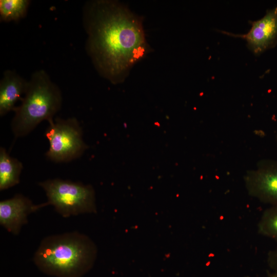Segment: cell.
Masks as SVG:
<instances>
[{"instance_id":"obj_1","label":"cell","mask_w":277,"mask_h":277,"mask_svg":"<svg viewBox=\"0 0 277 277\" xmlns=\"http://www.w3.org/2000/svg\"><path fill=\"white\" fill-rule=\"evenodd\" d=\"M83 23L95 68L112 84L122 83L148 51L141 19L117 1L95 0L84 5Z\"/></svg>"},{"instance_id":"obj_2","label":"cell","mask_w":277,"mask_h":277,"mask_svg":"<svg viewBox=\"0 0 277 277\" xmlns=\"http://www.w3.org/2000/svg\"><path fill=\"white\" fill-rule=\"evenodd\" d=\"M97 248L87 235L73 231L44 238L33 262L43 273L55 277H82L92 267Z\"/></svg>"},{"instance_id":"obj_3","label":"cell","mask_w":277,"mask_h":277,"mask_svg":"<svg viewBox=\"0 0 277 277\" xmlns=\"http://www.w3.org/2000/svg\"><path fill=\"white\" fill-rule=\"evenodd\" d=\"M61 89L44 70L34 72L19 106L14 110L11 128L15 138L26 136L42 121L53 120L62 105Z\"/></svg>"},{"instance_id":"obj_4","label":"cell","mask_w":277,"mask_h":277,"mask_svg":"<svg viewBox=\"0 0 277 277\" xmlns=\"http://www.w3.org/2000/svg\"><path fill=\"white\" fill-rule=\"evenodd\" d=\"M38 185L47 198L46 202L38 204L39 209L52 205L64 217L96 212L95 191L89 184L53 179L39 182Z\"/></svg>"},{"instance_id":"obj_5","label":"cell","mask_w":277,"mask_h":277,"mask_svg":"<svg viewBox=\"0 0 277 277\" xmlns=\"http://www.w3.org/2000/svg\"><path fill=\"white\" fill-rule=\"evenodd\" d=\"M45 135L49 147L45 155L55 163H66L80 157L88 148L83 130L75 117L56 118L48 122Z\"/></svg>"},{"instance_id":"obj_6","label":"cell","mask_w":277,"mask_h":277,"mask_svg":"<svg viewBox=\"0 0 277 277\" xmlns=\"http://www.w3.org/2000/svg\"><path fill=\"white\" fill-rule=\"evenodd\" d=\"M249 194L262 202L277 206V160L264 159L244 176Z\"/></svg>"},{"instance_id":"obj_7","label":"cell","mask_w":277,"mask_h":277,"mask_svg":"<svg viewBox=\"0 0 277 277\" xmlns=\"http://www.w3.org/2000/svg\"><path fill=\"white\" fill-rule=\"evenodd\" d=\"M251 27L245 34H233L221 31L227 35L245 39L249 50L260 55L277 45V6L267 9L261 18L250 21Z\"/></svg>"},{"instance_id":"obj_8","label":"cell","mask_w":277,"mask_h":277,"mask_svg":"<svg viewBox=\"0 0 277 277\" xmlns=\"http://www.w3.org/2000/svg\"><path fill=\"white\" fill-rule=\"evenodd\" d=\"M39 209L37 205L22 194L0 202V224L14 235L19 233L22 227L28 223V215Z\"/></svg>"},{"instance_id":"obj_9","label":"cell","mask_w":277,"mask_h":277,"mask_svg":"<svg viewBox=\"0 0 277 277\" xmlns=\"http://www.w3.org/2000/svg\"><path fill=\"white\" fill-rule=\"evenodd\" d=\"M27 81L17 72L5 71L0 82V115L3 116L14 111L15 104L22 100L28 87Z\"/></svg>"},{"instance_id":"obj_10","label":"cell","mask_w":277,"mask_h":277,"mask_svg":"<svg viewBox=\"0 0 277 277\" xmlns=\"http://www.w3.org/2000/svg\"><path fill=\"white\" fill-rule=\"evenodd\" d=\"M23 169L22 163L12 157L3 147L0 148V190L3 191L19 183Z\"/></svg>"},{"instance_id":"obj_11","label":"cell","mask_w":277,"mask_h":277,"mask_svg":"<svg viewBox=\"0 0 277 277\" xmlns=\"http://www.w3.org/2000/svg\"><path fill=\"white\" fill-rule=\"evenodd\" d=\"M30 4L29 0H1V21H19L26 16Z\"/></svg>"},{"instance_id":"obj_12","label":"cell","mask_w":277,"mask_h":277,"mask_svg":"<svg viewBox=\"0 0 277 277\" xmlns=\"http://www.w3.org/2000/svg\"><path fill=\"white\" fill-rule=\"evenodd\" d=\"M258 229L262 235L277 241V206H272L264 212Z\"/></svg>"},{"instance_id":"obj_13","label":"cell","mask_w":277,"mask_h":277,"mask_svg":"<svg viewBox=\"0 0 277 277\" xmlns=\"http://www.w3.org/2000/svg\"><path fill=\"white\" fill-rule=\"evenodd\" d=\"M269 261L271 265L275 267L277 270V249L269 253Z\"/></svg>"},{"instance_id":"obj_14","label":"cell","mask_w":277,"mask_h":277,"mask_svg":"<svg viewBox=\"0 0 277 277\" xmlns=\"http://www.w3.org/2000/svg\"><path fill=\"white\" fill-rule=\"evenodd\" d=\"M271 277H277V270L271 276Z\"/></svg>"},{"instance_id":"obj_15","label":"cell","mask_w":277,"mask_h":277,"mask_svg":"<svg viewBox=\"0 0 277 277\" xmlns=\"http://www.w3.org/2000/svg\"><path fill=\"white\" fill-rule=\"evenodd\" d=\"M276 144H277V132H276Z\"/></svg>"}]
</instances>
